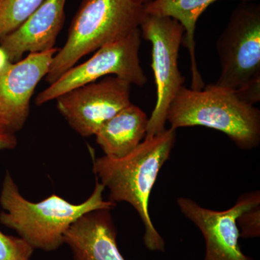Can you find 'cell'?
<instances>
[{"mask_svg": "<svg viewBox=\"0 0 260 260\" xmlns=\"http://www.w3.org/2000/svg\"><path fill=\"white\" fill-rule=\"evenodd\" d=\"M110 210L85 214L65 233L64 243L73 260H125L116 243V229Z\"/></svg>", "mask_w": 260, "mask_h": 260, "instance_id": "7c38bea8", "label": "cell"}, {"mask_svg": "<svg viewBox=\"0 0 260 260\" xmlns=\"http://www.w3.org/2000/svg\"><path fill=\"white\" fill-rule=\"evenodd\" d=\"M57 48L30 53L0 71V116L9 133L23 127L30 112V99L38 84L49 73Z\"/></svg>", "mask_w": 260, "mask_h": 260, "instance_id": "30bf717a", "label": "cell"}, {"mask_svg": "<svg viewBox=\"0 0 260 260\" xmlns=\"http://www.w3.org/2000/svg\"><path fill=\"white\" fill-rule=\"evenodd\" d=\"M131 88L120 78L104 77L58 97L56 107L71 127L86 138L131 104Z\"/></svg>", "mask_w": 260, "mask_h": 260, "instance_id": "ba28073f", "label": "cell"}, {"mask_svg": "<svg viewBox=\"0 0 260 260\" xmlns=\"http://www.w3.org/2000/svg\"><path fill=\"white\" fill-rule=\"evenodd\" d=\"M240 238L254 239L260 236V205L243 212L237 219Z\"/></svg>", "mask_w": 260, "mask_h": 260, "instance_id": "e0dca14e", "label": "cell"}, {"mask_svg": "<svg viewBox=\"0 0 260 260\" xmlns=\"http://www.w3.org/2000/svg\"><path fill=\"white\" fill-rule=\"evenodd\" d=\"M34 249L21 238L0 232V260H30Z\"/></svg>", "mask_w": 260, "mask_h": 260, "instance_id": "2e32d148", "label": "cell"}, {"mask_svg": "<svg viewBox=\"0 0 260 260\" xmlns=\"http://www.w3.org/2000/svg\"><path fill=\"white\" fill-rule=\"evenodd\" d=\"M16 136L11 133H0V150H12L16 147Z\"/></svg>", "mask_w": 260, "mask_h": 260, "instance_id": "ac0fdd59", "label": "cell"}, {"mask_svg": "<svg viewBox=\"0 0 260 260\" xmlns=\"http://www.w3.org/2000/svg\"><path fill=\"white\" fill-rule=\"evenodd\" d=\"M144 15V6L134 0H84L46 80L50 85L83 56L139 28Z\"/></svg>", "mask_w": 260, "mask_h": 260, "instance_id": "277c9868", "label": "cell"}, {"mask_svg": "<svg viewBox=\"0 0 260 260\" xmlns=\"http://www.w3.org/2000/svg\"><path fill=\"white\" fill-rule=\"evenodd\" d=\"M219 0H155L145 5L146 14L169 17L175 19L184 30L182 44L188 49L191 60L192 90H203L205 86L197 65L194 40L195 28L198 19L207 8ZM250 3L255 0H240Z\"/></svg>", "mask_w": 260, "mask_h": 260, "instance_id": "5bb4252c", "label": "cell"}, {"mask_svg": "<svg viewBox=\"0 0 260 260\" xmlns=\"http://www.w3.org/2000/svg\"><path fill=\"white\" fill-rule=\"evenodd\" d=\"M134 1L136 2L138 4L145 6V5H148L149 3H152V2L155 1V0H134Z\"/></svg>", "mask_w": 260, "mask_h": 260, "instance_id": "44dd1931", "label": "cell"}, {"mask_svg": "<svg viewBox=\"0 0 260 260\" xmlns=\"http://www.w3.org/2000/svg\"><path fill=\"white\" fill-rule=\"evenodd\" d=\"M9 58L7 55L6 52L0 47V71L6 68L10 64Z\"/></svg>", "mask_w": 260, "mask_h": 260, "instance_id": "d6986e66", "label": "cell"}, {"mask_svg": "<svg viewBox=\"0 0 260 260\" xmlns=\"http://www.w3.org/2000/svg\"><path fill=\"white\" fill-rule=\"evenodd\" d=\"M176 138L177 129L170 127L147 137L124 158L104 155L93 160L95 177L109 190V201L125 202L138 212L145 226V246L150 251H165V241L150 218L149 199L160 169L170 158Z\"/></svg>", "mask_w": 260, "mask_h": 260, "instance_id": "6da1fadb", "label": "cell"}, {"mask_svg": "<svg viewBox=\"0 0 260 260\" xmlns=\"http://www.w3.org/2000/svg\"><path fill=\"white\" fill-rule=\"evenodd\" d=\"M44 0H0V42L14 31Z\"/></svg>", "mask_w": 260, "mask_h": 260, "instance_id": "9a60e30c", "label": "cell"}, {"mask_svg": "<svg viewBox=\"0 0 260 260\" xmlns=\"http://www.w3.org/2000/svg\"><path fill=\"white\" fill-rule=\"evenodd\" d=\"M105 186L96 179L91 195L74 205L52 194L39 203L20 194L9 172L5 174L0 194V223L13 229L34 249L54 251L64 244L65 233L85 214L97 210L114 209L116 203L103 198Z\"/></svg>", "mask_w": 260, "mask_h": 260, "instance_id": "7a4b0ae2", "label": "cell"}, {"mask_svg": "<svg viewBox=\"0 0 260 260\" xmlns=\"http://www.w3.org/2000/svg\"><path fill=\"white\" fill-rule=\"evenodd\" d=\"M141 40L139 28L122 39L99 48L90 59L75 65L41 92L36 99V104L44 105L70 90L110 75L131 85L144 86L148 79L140 64Z\"/></svg>", "mask_w": 260, "mask_h": 260, "instance_id": "52a82bcc", "label": "cell"}, {"mask_svg": "<svg viewBox=\"0 0 260 260\" xmlns=\"http://www.w3.org/2000/svg\"><path fill=\"white\" fill-rule=\"evenodd\" d=\"M148 118L131 103L106 121L95 135L106 156L118 159L131 153L146 137Z\"/></svg>", "mask_w": 260, "mask_h": 260, "instance_id": "4fadbf2b", "label": "cell"}, {"mask_svg": "<svg viewBox=\"0 0 260 260\" xmlns=\"http://www.w3.org/2000/svg\"><path fill=\"white\" fill-rule=\"evenodd\" d=\"M0 133H9V132L7 130L6 126H5L1 116H0ZM13 134H14V133H13Z\"/></svg>", "mask_w": 260, "mask_h": 260, "instance_id": "ffe728a7", "label": "cell"}, {"mask_svg": "<svg viewBox=\"0 0 260 260\" xmlns=\"http://www.w3.org/2000/svg\"><path fill=\"white\" fill-rule=\"evenodd\" d=\"M171 127L203 126L224 133L244 150L260 143V112L234 92L214 84L196 90L183 86L167 112Z\"/></svg>", "mask_w": 260, "mask_h": 260, "instance_id": "3957f363", "label": "cell"}, {"mask_svg": "<svg viewBox=\"0 0 260 260\" xmlns=\"http://www.w3.org/2000/svg\"><path fill=\"white\" fill-rule=\"evenodd\" d=\"M140 30L141 37L152 44V69L157 90L156 104L148 118L147 138L165 129L169 106L184 86L185 78L179 69L178 58L184 30L175 19L145 13Z\"/></svg>", "mask_w": 260, "mask_h": 260, "instance_id": "8992f818", "label": "cell"}, {"mask_svg": "<svg viewBox=\"0 0 260 260\" xmlns=\"http://www.w3.org/2000/svg\"><path fill=\"white\" fill-rule=\"evenodd\" d=\"M220 73L214 85L241 93L260 85V6L239 5L216 42Z\"/></svg>", "mask_w": 260, "mask_h": 260, "instance_id": "5b68a950", "label": "cell"}, {"mask_svg": "<svg viewBox=\"0 0 260 260\" xmlns=\"http://www.w3.org/2000/svg\"><path fill=\"white\" fill-rule=\"evenodd\" d=\"M177 205L183 215L203 234L205 242L203 260H254L241 249L237 219L243 212L260 205L259 191L242 194L234 206L223 211L203 208L189 198H179Z\"/></svg>", "mask_w": 260, "mask_h": 260, "instance_id": "9c48e42d", "label": "cell"}, {"mask_svg": "<svg viewBox=\"0 0 260 260\" xmlns=\"http://www.w3.org/2000/svg\"><path fill=\"white\" fill-rule=\"evenodd\" d=\"M67 0H44L37 10L14 31L0 42L11 63L23 59L25 53L54 49L64 20Z\"/></svg>", "mask_w": 260, "mask_h": 260, "instance_id": "8fae6325", "label": "cell"}]
</instances>
